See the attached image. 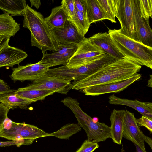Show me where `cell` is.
<instances>
[{"label":"cell","mask_w":152,"mask_h":152,"mask_svg":"<svg viewBox=\"0 0 152 152\" xmlns=\"http://www.w3.org/2000/svg\"><path fill=\"white\" fill-rule=\"evenodd\" d=\"M141 16L149 20L152 16V0H138Z\"/></svg>","instance_id":"obj_29"},{"label":"cell","mask_w":152,"mask_h":152,"mask_svg":"<svg viewBox=\"0 0 152 152\" xmlns=\"http://www.w3.org/2000/svg\"><path fill=\"white\" fill-rule=\"evenodd\" d=\"M105 20L116 23L115 17L119 0H97Z\"/></svg>","instance_id":"obj_26"},{"label":"cell","mask_w":152,"mask_h":152,"mask_svg":"<svg viewBox=\"0 0 152 152\" xmlns=\"http://www.w3.org/2000/svg\"><path fill=\"white\" fill-rule=\"evenodd\" d=\"M55 92L48 90L35 89L27 86L15 90V94L19 96L34 102L44 99L47 96L53 94Z\"/></svg>","instance_id":"obj_20"},{"label":"cell","mask_w":152,"mask_h":152,"mask_svg":"<svg viewBox=\"0 0 152 152\" xmlns=\"http://www.w3.org/2000/svg\"><path fill=\"white\" fill-rule=\"evenodd\" d=\"M0 128H1V127H0Z\"/></svg>","instance_id":"obj_43"},{"label":"cell","mask_w":152,"mask_h":152,"mask_svg":"<svg viewBox=\"0 0 152 152\" xmlns=\"http://www.w3.org/2000/svg\"><path fill=\"white\" fill-rule=\"evenodd\" d=\"M141 77V75L137 73L126 80L90 86L82 90L85 95L92 96L119 92L126 88Z\"/></svg>","instance_id":"obj_12"},{"label":"cell","mask_w":152,"mask_h":152,"mask_svg":"<svg viewBox=\"0 0 152 152\" xmlns=\"http://www.w3.org/2000/svg\"><path fill=\"white\" fill-rule=\"evenodd\" d=\"M22 15L23 26L28 28L31 34V46L40 49L43 55L48 50L56 51L59 44L43 15L28 5Z\"/></svg>","instance_id":"obj_2"},{"label":"cell","mask_w":152,"mask_h":152,"mask_svg":"<svg viewBox=\"0 0 152 152\" xmlns=\"http://www.w3.org/2000/svg\"><path fill=\"white\" fill-rule=\"evenodd\" d=\"M144 141L147 143L149 145L151 149H152V140L151 138L148 137L145 135Z\"/></svg>","instance_id":"obj_39"},{"label":"cell","mask_w":152,"mask_h":152,"mask_svg":"<svg viewBox=\"0 0 152 152\" xmlns=\"http://www.w3.org/2000/svg\"><path fill=\"white\" fill-rule=\"evenodd\" d=\"M115 60L112 57L105 54L101 57L80 66L69 68L66 65H64L57 68H49L44 74L63 78L70 81H79L94 73Z\"/></svg>","instance_id":"obj_5"},{"label":"cell","mask_w":152,"mask_h":152,"mask_svg":"<svg viewBox=\"0 0 152 152\" xmlns=\"http://www.w3.org/2000/svg\"><path fill=\"white\" fill-rule=\"evenodd\" d=\"M31 6H34L36 9H38L41 5V1L38 0H30Z\"/></svg>","instance_id":"obj_38"},{"label":"cell","mask_w":152,"mask_h":152,"mask_svg":"<svg viewBox=\"0 0 152 152\" xmlns=\"http://www.w3.org/2000/svg\"><path fill=\"white\" fill-rule=\"evenodd\" d=\"M125 110L114 109L112 112L110 119L111 138L113 142L121 144L123 137V123Z\"/></svg>","instance_id":"obj_19"},{"label":"cell","mask_w":152,"mask_h":152,"mask_svg":"<svg viewBox=\"0 0 152 152\" xmlns=\"http://www.w3.org/2000/svg\"><path fill=\"white\" fill-rule=\"evenodd\" d=\"M49 68L39 62L23 66L18 65L16 68H12V72L10 77L15 81H33L43 75Z\"/></svg>","instance_id":"obj_13"},{"label":"cell","mask_w":152,"mask_h":152,"mask_svg":"<svg viewBox=\"0 0 152 152\" xmlns=\"http://www.w3.org/2000/svg\"><path fill=\"white\" fill-rule=\"evenodd\" d=\"M71 81L63 78L44 74L27 86L31 88L50 90L66 94L72 89L73 85Z\"/></svg>","instance_id":"obj_10"},{"label":"cell","mask_w":152,"mask_h":152,"mask_svg":"<svg viewBox=\"0 0 152 152\" xmlns=\"http://www.w3.org/2000/svg\"><path fill=\"white\" fill-rule=\"evenodd\" d=\"M104 54L103 51L86 38L78 45L76 51L66 65L69 68H76L89 63Z\"/></svg>","instance_id":"obj_7"},{"label":"cell","mask_w":152,"mask_h":152,"mask_svg":"<svg viewBox=\"0 0 152 152\" xmlns=\"http://www.w3.org/2000/svg\"><path fill=\"white\" fill-rule=\"evenodd\" d=\"M86 9L87 17L90 25L105 20L97 0H84Z\"/></svg>","instance_id":"obj_25"},{"label":"cell","mask_w":152,"mask_h":152,"mask_svg":"<svg viewBox=\"0 0 152 152\" xmlns=\"http://www.w3.org/2000/svg\"><path fill=\"white\" fill-rule=\"evenodd\" d=\"M52 31L59 44L78 45L86 38L80 33L75 25L67 19L63 27L54 28Z\"/></svg>","instance_id":"obj_15"},{"label":"cell","mask_w":152,"mask_h":152,"mask_svg":"<svg viewBox=\"0 0 152 152\" xmlns=\"http://www.w3.org/2000/svg\"><path fill=\"white\" fill-rule=\"evenodd\" d=\"M76 26L80 33L83 36L87 32L90 25L87 19L75 7V14L72 18H68Z\"/></svg>","instance_id":"obj_28"},{"label":"cell","mask_w":152,"mask_h":152,"mask_svg":"<svg viewBox=\"0 0 152 152\" xmlns=\"http://www.w3.org/2000/svg\"><path fill=\"white\" fill-rule=\"evenodd\" d=\"M61 5L67 14L69 18H71L75 14V7L74 0H63Z\"/></svg>","instance_id":"obj_30"},{"label":"cell","mask_w":152,"mask_h":152,"mask_svg":"<svg viewBox=\"0 0 152 152\" xmlns=\"http://www.w3.org/2000/svg\"><path fill=\"white\" fill-rule=\"evenodd\" d=\"M9 110L2 103H0V127L8 118L7 115Z\"/></svg>","instance_id":"obj_34"},{"label":"cell","mask_w":152,"mask_h":152,"mask_svg":"<svg viewBox=\"0 0 152 152\" xmlns=\"http://www.w3.org/2000/svg\"><path fill=\"white\" fill-rule=\"evenodd\" d=\"M15 91L0 95V102L9 110L17 107L25 109L34 102L31 100L19 96L15 94Z\"/></svg>","instance_id":"obj_21"},{"label":"cell","mask_w":152,"mask_h":152,"mask_svg":"<svg viewBox=\"0 0 152 152\" xmlns=\"http://www.w3.org/2000/svg\"><path fill=\"white\" fill-rule=\"evenodd\" d=\"M81 130V128L78 123H69L58 130L50 133V136H55L60 139H68Z\"/></svg>","instance_id":"obj_27"},{"label":"cell","mask_w":152,"mask_h":152,"mask_svg":"<svg viewBox=\"0 0 152 152\" xmlns=\"http://www.w3.org/2000/svg\"><path fill=\"white\" fill-rule=\"evenodd\" d=\"M134 0H119L116 17L120 22L121 32L137 41L133 12Z\"/></svg>","instance_id":"obj_8"},{"label":"cell","mask_w":152,"mask_h":152,"mask_svg":"<svg viewBox=\"0 0 152 152\" xmlns=\"http://www.w3.org/2000/svg\"><path fill=\"white\" fill-rule=\"evenodd\" d=\"M28 56L26 52L9 45L0 51V68L19 65Z\"/></svg>","instance_id":"obj_17"},{"label":"cell","mask_w":152,"mask_h":152,"mask_svg":"<svg viewBox=\"0 0 152 152\" xmlns=\"http://www.w3.org/2000/svg\"><path fill=\"white\" fill-rule=\"evenodd\" d=\"M27 5L25 0H0V10L11 16L22 15Z\"/></svg>","instance_id":"obj_24"},{"label":"cell","mask_w":152,"mask_h":152,"mask_svg":"<svg viewBox=\"0 0 152 152\" xmlns=\"http://www.w3.org/2000/svg\"><path fill=\"white\" fill-rule=\"evenodd\" d=\"M88 39L91 42L102 50L105 54L115 59L124 58L113 44L108 33H98Z\"/></svg>","instance_id":"obj_16"},{"label":"cell","mask_w":152,"mask_h":152,"mask_svg":"<svg viewBox=\"0 0 152 152\" xmlns=\"http://www.w3.org/2000/svg\"><path fill=\"white\" fill-rule=\"evenodd\" d=\"M123 137L130 141L141 148L145 150V135L138 126L134 114L125 110L123 123Z\"/></svg>","instance_id":"obj_11"},{"label":"cell","mask_w":152,"mask_h":152,"mask_svg":"<svg viewBox=\"0 0 152 152\" xmlns=\"http://www.w3.org/2000/svg\"><path fill=\"white\" fill-rule=\"evenodd\" d=\"M150 78L148 80V83L147 86L148 87L151 88L152 87V75H149Z\"/></svg>","instance_id":"obj_40"},{"label":"cell","mask_w":152,"mask_h":152,"mask_svg":"<svg viewBox=\"0 0 152 152\" xmlns=\"http://www.w3.org/2000/svg\"><path fill=\"white\" fill-rule=\"evenodd\" d=\"M141 68V66L126 58L115 60L86 77L73 81L72 89L82 90L90 86L126 80L137 74Z\"/></svg>","instance_id":"obj_1"},{"label":"cell","mask_w":152,"mask_h":152,"mask_svg":"<svg viewBox=\"0 0 152 152\" xmlns=\"http://www.w3.org/2000/svg\"><path fill=\"white\" fill-rule=\"evenodd\" d=\"M61 102L72 112L78 124L85 131L87 140L98 143L111 138L110 127L103 123L94 122L90 116L82 110L76 99L68 97L64 98Z\"/></svg>","instance_id":"obj_4"},{"label":"cell","mask_w":152,"mask_h":152,"mask_svg":"<svg viewBox=\"0 0 152 152\" xmlns=\"http://www.w3.org/2000/svg\"><path fill=\"white\" fill-rule=\"evenodd\" d=\"M10 37L9 36L6 35L0 36V51L9 45Z\"/></svg>","instance_id":"obj_37"},{"label":"cell","mask_w":152,"mask_h":152,"mask_svg":"<svg viewBox=\"0 0 152 152\" xmlns=\"http://www.w3.org/2000/svg\"><path fill=\"white\" fill-rule=\"evenodd\" d=\"M74 2L77 9L87 19L86 10L84 0H74Z\"/></svg>","instance_id":"obj_35"},{"label":"cell","mask_w":152,"mask_h":152,"mask_svg":"<svg viewBox=\"0 0 152 152\" xmlns=\"http://www.w3.org/2000/svg\"><path fill=\"white\" fill-rule=\"evenodd\" d=\"M23 145H28L29 144L25 140L23 139H17L6 141H0V147L16 145L20 147Z\"/></svg>","instance_id":"obj_33"},{"label":"cell","mask_w":152,"mask_h":152,"mask_svg":"<svg viewBox=\"0 0 152 152\" xmlns=\"http://www.w3.org/2000/svg\"><path fill=\"white\" fill-rule=\"evenodd\" d=\"M78 46V45L73 44H59L56 51L43 54L39 62L49 68L60 65H66L77 49Z\"/></svg>","instance_id":"obj_9"},{"label":"cell","mask_w":152,"mask_h":152,"mask_svg":"<svg viewBox=\"0 0 152 152\" xmlns=\"http://www.w3.org/2000/svg\"><path fill=\"white\" fill-rule=\"evenodd\" d=\"M99 147L98 143L86 140L83 143L80 148L75 152H93Z\"/></svg>","instance_id":"obj_31"},{"label":"cell","mask_w":152,"mask_h":152,"mask_svg":"<svg viewBox=\"0 0 152 152\" xmlns=\"http://www.w3.org/2000/svg\"><path fill=\"white\" fill-rule=\"evenodd\" d=\"M108 33L113 44L124 58L152 69V47L131 39L123 34L120 29H109Z\"/></svg>","instance_id":"obj_3"},{"label":"cell","mask_w":152,"mask_h":152,"mask_svg":"<svg viewBox=\"0 0 152 152\" xmlns=\"http://www.w3.org/2000/svg\"><path fill=\"white\" fill-rule=\"evenodd\" d=\"M137 122L139 126L145 127L152 133V119L142 115L141 118L137 119Z\"/></svg>","instance_id":"obj_32"},{"label":"cell","mask_w":152,"mask_h":152,"mask_svg":"<svg viewBox=\"0 0 152 152\" xmlns=\"http://www.w3.org/2000/svg\"><path fill=\"white\" fill-rule=\"evenodd\" d=\"M142 151H143V152H147L146 151V150H142Z\"/></svg>","instance_id":"obj_42"},{"label":"cell","mask_w":152,"mask_h":152,"mask_svg":"<svg viewBox=\"0 0 152 152\" xmlns=\"http://www.w3.org/2000/svg\"><path fill=\"white\" fill-rule=\"evenodd\" d=\"M133 9L137 40L152 47V30L149 20H146L141 16L138 0H134Z\"/></svg>","instance_id":"obj_14"},{"label":"cell","mask_w":152,"mask_h":152,"mask_svg":"<svg viewBox=\"0 0 152 152\" xmlns=\"http://www.w3.org/2000/svg\"><path fill=\"white\" fill-rule=\"evenodd\" d=\"M15 91V90L11 89L3 80L0 79V95Z\"/></svg>","instance_id":"obj_36"},{"label":"cell","mask_w":152,"mask_h":152,"mask_svg":"<svg viewBox=\"0 0 152 152\" xmlns=\"http://www.w3.org/2000/svg\"><path fill=\"white\" fill-rule=\"evenodd\" d=\"M20 25L9 15L6 13L0 14V36H14L19 30Z\"/></svg>","instance_id":"obj_23"},{"label":"cell","mask_w":152,"mask_h":152,"mask_svg":"<svg viewBox=\"0 0 152 152\" xmlns=\"http://www.w3.org/2000/svg\"><path fill=\"white\" fill-rule=\"evenodd\" d=\"M108 102L111 104L128 106L137 110L142 115L152 119L151 102H144L137 100H132L120 98L114 94L109 96Z\"/></svg>","instance_id":"obj_18"},{"label":"cell","mask_w":152,"mask_h":152,"mask_svg":"<svg viewBox=\"0 0 152 152\" xmlns=\"http://www.w3.org/2000/svg\"><path fill=\"white\" fill-rule=\"evenodd\" d=\"M50 136L47 133L34 125L25 123H18L6 119L0 129V137L8 140L23 139L29 145L38 138Z\"/></svg>","instance_id":"obj_6"},{"label":"cell","mask_w":152,"mask_h":152,"mask_svg":"<svg viewBox=\"0 0 152 152\" xmlns=\"http://www.w3.org/2000/svg\"><path fill=\"white\" fill-rule=\"evenodd\" d=\"M135 145L136 148V152H143L141 148H140L139 147H138L137 145Z\"/></svg>","instance_id":"obj_41"},{"label":"cell","mask_w":152,"mask_h":152,"mask_svg":"<svg viewBox=\"0 0 152 152\" xmlns=\"http://www.w3.org/2000/svg\"><path fill=\"white\" fill-rule=\"evenodd\" d=\"M68 17L67 14L61 5L53 8L50 15L44 19L52 30L63 27Z\"/></svg>","instance_id":"obj_22"}]
</instances>
